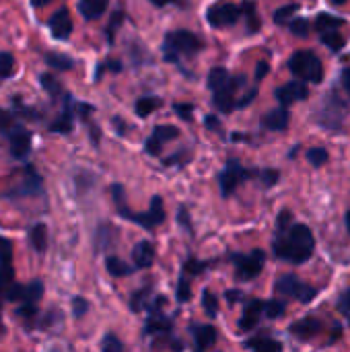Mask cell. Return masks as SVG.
Here are the masks:
<instances>
[{
    "instance_id": "cell-1",
    "label": "cell",
    "mask_w": 350,
    "mask_h": 352,
    "mask_svg": "<svg viewBox=\"0 0 350 352\" xmlns=\"http://www.w3.org/2000/svg\"><path fill=\"white\" fill-rule=\"evenodd\" d=\"M316 250V239L305 225H293L289 231L285 229L283 235L274 239V254L281 260L291 264H303L311 258Z\"/></svg>"
},
{
    "instance_id": "cell-2",
    "label": "cell",
    "mask_w": 350,
    "mask_h": 352,
    "mask_svg": "<svg viewBox=\"0 0 350 352\" xmlns=\"http://www.w3.org/2000/svg\"><path fill=\"white\" fill-rule=\"evenodd\" d=\"M289 68L297 78H301L305 82H322V78H324V64H322L320 56L311 50L295 52L293 58L289 60Z\"/></svg>"
},
{
    "instance_id": "cell-3",
    "label": "cell",
    "mask_w": 350,
    "mask_h": 352,
    "mask_svg": "<svg viewBox=\"0 0 350 352\" xmlns=\"http://www.w3.org/2000/svg\"><path fill=\"white\" fill-rule=\"evenodd\" d=\"M200 47H202V43L194 33H190V31H171V33L165 35L163 54H165V60L177 62L179 56H194Z\"/></svg>"
},
{
    "instance_id": "cell-4",
    "label": "cell",
    "mask_w": 350,
    "mask_h": 352,
    "mask_svg": "<svg viewBox=\"0 0 350 352\" xmlns=\"http://www.w3.org/2000/svg\"><path fill=\"white\" fill-rule=\"evenodd\" d=\"M231 260L237 268V278L239 280H252L262 272L264 262H266V254L262 250H254L252 254H233Z\"/></svg>"
},
{
    "instance_id": "cell-5",
    "label": "cell",
    "mask_w": 350,
    "mask_h": 352,
    "mask_svg": "<svg viewBox=\"0 0 350 352\" xmlns=\"http://www.w3.org/2000/svg\"><path fill=\"white\" fill-rule=\"evenodd\" d=\"M8 140V148H10V155L19 161H25L31 153V144H33V134L19 126V124H12L10 128H6L2 132Z\"/></svg>"
},
{
    "instance_id": "cell-6",
    "label": "cell",
    "mask_w": 350,
    "mask_h": 352,
    "mask_svg": "<svg viewBox=\"0 0 350 352\" xmlns=\"http://www.w3.org/2000/svg\"><path fill=\"white\" fill-rule=\"evenodd\" d=\"M276 293L289 299H299L301 303H309L316 297V289L305 285L293 274H285L276 280Z\"/></svg>"
},
{
    "instance_id": "cell-7",
    "label": "cell",
    "mask_w": 350,
    "mask_h": 352,
    "mask_svg": "<svg viewBox=\"0 0 350 352\" xmlns=\"http://www.w3.org/2000/svg\"><path fill=\"white\" fill-rule=\"evenodd\" d=\"M243 14V6H237L233 2H217L206 10V19L212 27H229L239 21Z\"/></svg>"
},
{
    "instance_id": "cell-8",
    "label": "cell",
    "mask_w": 350,
    "mask_h": 352,
    "mask_svg": "<svg viewBox=\"0 0 350 352\" xmlns=\"http://www.w3.org/2000/svg\"><path fill=\"white\" fill-rule=\"evenodd\" d=\"M41 297H43V283L41 280H31L27 285H17L14 283L4 293V299L14 301V303H33V305H37Z\"/></svg>"
},
{
    "instance_id": "cell-9",
    "label": "cell",
    "mask_w": 350,
    "mask_h": 352,
    "mask_svg": "<svg viewBox=\"0 0 350 352\" xmlns=\"http://www.w3.org/2000/svg\"><path fill=\"white\" fill-rule=\"evenodd\" d=\"M248 177H252V173H250L248 169H243L237 161H229L227 167H225V171H223L221 177H219L221 194H223V196H231V194L237 190V186H239L243 179H248Z\"/></svg>"
},
{
    "instance_id": "cell-10",
    "label": "cell",
    "mask_w": 350,
    "mask_h": 352,
    "mask_svg": "<svg viewBox=\"0 0 350 352\" xmlns=\"http://www.w3.org/2000/svg\"><path fill=\"white\" fill-rule=\"evenodd\" d=\"M23 175H25L23 184H21L17 190H10L6 196L17 198V196H39V194H43V179H41V175L35 171L33 165H27V167L23 169Z\"/></svg>"
},
{
    "instance_id": "cell-11",
    "label": "cell",
    "mask_w": 350,
    "mask_h": 352,
    "mask_svg": "<svg viewBox=\"0 0 350 352\" xmlns=\"http://www.w3.org/2000/svg\"><path fill=\"white\" fill-rule=\"evenodd\" d=\"M274 95H276L278 103L287 107V105H291V103H295V101L307 99V97H309V89L305 87V80L299 78V80H291V82L278 87Z\"/></svg>"
},
{
    "instance_id": "cell-12",
    "label": "cell",
    "mask_w": 350,
    "mask_h": 352,
    "mask_svg": "<svg viewBox=\"0 0 350 352\" xmlns=\"http://www.w3.org/2000/svg\"><path fill=\"white\" fill-rule=\"evenodd\" d=\"M243 80H245L243 76L229 78L225 87H221L219 91H215V97H212V101H215L217 109H221L223 113H229V111H233V95H235L237 87H239V85H243Z\"/></svg>"
},
{
    "instance_id": "cell-13",
    "label": "cell",
    "mask_w": 350,
    "mask_h": 352,
    "mask_svg": "<svg viewBox=\"0 0 350 352\" xmlns=\"http://www.w3.org/2000/svg\"><path fill=\"white\" fill-rule=\"evenodd\" d=\"M14 285V268H12V243L0 250V297Z\"/></svg>"
},
{
    "instance_id": "cell-14",
    "label": "cell",
    "mask_w": 350,
    "mask_h": 352,
    "mask_svg": "<svg viewBox=\"0 0 350 352\" xmlns=\"http://www.w3.org/2000/svg\"><path fill=\"white\" fill-rule=\"evenodd\" d=\"M50 31L54 35V39H60V41H66L72 33V19H70V12L66 8H58L52 19H50Z\"/></svg>"
},
{
    "instance_id": "cell-15",
    "label": "cell",
    "mask_w": 350,
    "mask_h": 352,
    "mask_svg": "<svg viewBox=\"0 0 350 352\" xmlns=\"http://www.w3.org/2000/svg\"><path fill=\"white\" fill-rule=\"evenodd\" d=\"M320 330H322V322L316 316H307V318H303V320H299L297 324L291 326V334L295 338H301V340H309Z\"/></svg>"
},
{
    "instance_id": "cell-16",
    "label": "cell",
    "mask_w": 350,
    "mask_h": 352,
    "mask_svg": "<svg viewBox=\"0 0 350 352\" xmlns=\"http://www.w3.org/2000/svg\"><path fill=\"white\" fill-rule=\"evenodd\" d=\"M264 305H266V301H260V299L248 301V305H245V309H243V316H241V320H239V328L245 330V332L252 330V328L258 324L260 316L264 314Z\"/></svg>"
},
{
    "instance_id": "cell-17",
    "label": "cell",
    "mask_w": 350,
    "mask_h": 352,
    "mask_svg": "<svg viewBox=\"0 0 350 352\" xmlns=\"http://www.w3.org/2000/svg\"><path fill=\"white\" fill-rule=\"evenodd\" d=\"M74 109L76 107L72 105V99L66 97V105H64L62 113L56 118V122H52L50 130L52 132H60V134H68L72 130V126H74Z\"/></svg>"
},
{
    "instance_id": "cell-18",
    "label": "cell",
    "mask_w": 350,
    "mask_h": 352,
    "mask_svg": "<svg viewBox=\"0 0 350 352\" xmlns=\"http://www.w3.org/2000/svg\"><path fill=\"white\" fill-rule=\"evenodd\" d=\"M132 260L136 268H149L155 262V248L151 241H138L132 250Z\"/></svg>"
},
{
    "instance_id": "cell-19",
    "label": "cell",
    "mask_w": 350,
    "mask_h": 352,
    "mask_svg": "<svg viewBox=\"0 0 350 352\" xmlns=\"http://www.w3.org/2000/svg\"><path fill=\"white\" fill-rule=\"evenodd\" d=\"M262 124H264V128L274 130V132L287 130V126H289V111H287V107H285V105H281V107H276V109L268 111V113L264 116Z\"/></svg>"
},
{
    "instance_id": "cell-20",
    "label": "cell",
    "mask_w": 350,
    "mask_h": 352,
    "mask_svg": "<svg viewBox=\"0 0 350 352\" xmlns=\"http://www.w3.org/2000/svg\"><path fill=\"white\" fill-rule=\"evenodd\" d=\"M27 235H29L31 248H33L37 254H43V252L47 250V227H45L43 223L31 225L29 231H27Z\"/></svg>"
},
{
    "instance_id": "cell-21",
    "label": "cell",
    "mask_w": 350,
    "mask_h": 352,
    "mask_svg": "<svg viewBox=\"0 0 350 352\" xmlns=\"http://www.w3.org/2000/svg\"><path fill=\"white\" fill-rule=\"evenodd\" d=\"M109 0H78V10L87 21L99 19L107 10Z\"/></svg>"
},
{
    "instance_id": "cell-22",
    "label": "cell",
    "mask_w": 350,
    "mask_h": 352,
    "mask_svg": "<svg viewBox=\"0 0 350 352\" xmlns=\"http://www.w3.org/2000/svg\"><path fill=\"white\" fill-rule=\"evenodd\" d=\"M194 340L198 351H206L217 342V330L212 326H198L194 328Z\"/></svg>"
},
{
    "instance_id": "cell-23",
    "label": "cell",
    "mask_w": 350,
    "mask_h": 352,
    "mask_svg": "<svg viewBox=\"0 0 350 352\" xmlns=\"http://www.w3.org/2000/svg\"><path fill=\"white\" fill-rule=\"evenodd\" d=\"M171 330V322L161 314V309H151V318L146 322L144 332L146 334H157V332H167Z\"/></svg>"
},
{
    "instance_id": "cell-24",
    "label": "cell",
    "mask_w": 350,
    "mask_h": 352,
    "mask_svg": "<svg viewBox=\"0 0 350 352\" xmlns=\"http://www.w3.org/2000/svg\"><path fill=\"white\" fill-rule=\"evenodd\" d=\"M43 60H45V64H47L50 68H54V70H60V72H66V70L74 68V60H72L70 56H66V54L47 52V54L43 56Z\"/></svg>"
},
{
    "instance_id": "cell-25",
    "label": "cell",
    "mask_w": 350,
    "mask_h": 352,
    "mask_svg": "<svg viewBox=\"0 0 350 352\" xmlns=\"http://www.w3.org/2000/svg\"><path fill=\"white\" fill-rule=\"evenodd\" d=\"M245 349H252V351L258 352H281L283 351V344L278 340H272V338H266V336H260V338H252L245 342Z\"/></svg>"
},
{
    "instance_id": "cell-26",
    "label": "cell",
    "mask_w": 350,
    "mask_h": 352,
    "mask_svg": "<svg viewBox=\"0 0 350 352\" xmlns=\"http://www.w3.org/2000/svg\"><path fill=\"white\" fill-rule=\"evenodd\" d=\"M344 25V19H340V16H332V14H320L318 19H316V29L320 31V33H326V31H334V29H340Z\"/></svg>"
},
{
    "instance_id": "cell-27",
    "label": "cell",
    "mask_w": 350,
    "mask_h": 352,
    "mask_svg": "<svg viewBox=\"0 0 350 352\" xmlns=\"http://www.w3.org/2000/svg\"><path fill=\"white\" fill-rule=\"evenodd\" d=\"M161 105H163V101H161L159 97H142V99L136 101V113H138L140 118H146V116H151L153 111H157Z\"/></svg>"
},
{
    "instance_id": "cell-28",
    "label": "cell",
    "mask_w": 350,
    "mask_h": 352,
    "mask_svg": "<svg viewBox=\"0 0 350 352\" xmlns=\"http://www.w3.org/2000/svg\"><path fill=\"white\" fill-rule=\"evenodd\" d=\"M105 268H107V272L111 276H128V274H132V268L126 262H122L120 258H116V256H109L105 260Z\"/></svg>"
},
{
    "instance_id": "cell-29",
    "label": "cell",
    "mask_w": 350,
    "mask_h": 352,
    "mask_svg": "<svg viewBox=\"0 0 350 352\" xmlns=\"http://www.w3.org/2000/svg\"><path fill=\"white\" fill-rule=\"evenodd\" d=\"M227 80H229V74H227L225 68H212L210 74H208V89L215 93V91H219L221 87H225Z\"/></svg>"
},
{
    "instance_id": "cell-30",
    "label": "cell",
    "mask_w": 350,
    "mask_h": 352,
    "mask_svg": "<svg viewBox=\"0 0 350 352\" xmlns=\"http://www.w3.org/2000/svg\"><path fill=\"white\" fill-rule=\"evenodd\" d=\"M39 82H41V87L52 95V97H58V95H62V85H60V80L54 76V74H50V72H43L41 76H39Z\"/></svg>"
},
{
    "instance_id": "cell-31",
    "label": "cell",
    "mask_w": 350,
    "mask_h": 352,
    "mask_svg": "<svg viewBox=\"0 0 350 352\" xmlns=\"http://www.w3.org/2000/svg\"><path fill=\"white\" fill-rule=\"evenodd\" d=\"M322 41H324V45H328V47H330V50H334V52L342 50V47H344V43H347V39L338 33V29L322 33Z\"/></svg>"
},
{
    "instance_id": "cell-32",
    "label": "cell",
    "mask_w": 350,
    "mask_h": 352,
    "mask_svg": "<svg viewBox=\"0 0 350 352\" xmlns=\"http://www.w3.org/2000/svg\"><path fill=\"white\" fill-rule=\"evenodd\" d=\"M149 297H151V287L140 289L138 293H134V295H132V299H130V309H132L134 314L142 311V309H144V305L149 303Z\"/></svg>"
},
{
    "instance_id": "cell-33",
    "label": "cell",
    "mask_w": 350,
    "mask_h": 352,
    "mask_svg": "<svg viewBox=\"0 0 350 352\" xmlns=\"http://www.w3.org/2000/svg\"><path fill=\"white\" fill-rule=\"evenodd\" d=\"M14 74V56L10 52H0V78H10Z\"/></svg>"
},
{
    "instance_id": "cell-34",
    "label": "cell",
    "mask_w": 350,
    "mask_h": 352,
    "mask_svg": "<svg viewBox=\"0 0 350 352\" xmlns=\"http://www.w3.org/2000/svg\"><path fill=\"white\" fill-rule=\"evenodd\" d=\"M153 136L159 140V142H167V140H173L179 136V130L175 126H157L153 130Z\"/></svg>"
},
{
    "instance_id": "cell-35",
    "label": "cell",
    "mask_w": 350,
    "mask_h": 352,
    "mask_svg": "<svg viewBox=\"0 0 350 352\" xmlns=\"http://www.w3.org/2000/svg\"><path fill=\"white\" fill-rule=\"evenodd\" d=\"M149 214H151V219H153L155 227H157V225H161V223L165 221V210H163V202H161V198H159V196H153V200H151V208H149Z\"/></svg>"
},
{
    "instance_id": "cell-36",
    "label": "cell",
    "mask_w": 350,
    "mask_h": 352,
    "mask_svg": "<svg viewBox=\"0 0 350 352\" xmlns=\"http://www.w3.org/2000/svg\"><path fill=\"white\" fill-rule=\"evenodd\" d=\"M285 311H287V305H285L283 301H278V299L266 301V305H264V314H266V318H270V320H276V318L285 316Z\"/></svg>"
},
{
    "instance_id": "cell-37",
    "label": "cell",
    "mask_w": 350,
    "mask_h": 352,
    "mask_svg": "<svg viewBox=\"0 0 350 352\" xmlns=\"http://www.w3.org/2000/svg\"><path fill=\"white\" fill-rule=\"evenodd\" d=\"M297 12V4H289V6H283L274 12V23L278 25H289L293 21V14Z\"/></svg>"
},
{
    "instance_id": "cell-38",
    "label": "cell",
    "mask_w": 350,
    "mask_h": 352,
    "mask_svg": "<svg viewBox=\"0 0 350 352\" xmlns=\"http://www.w3.org/2000/svg\"><path fill=\"white\" fill-rule=\"evenodd\" d=\"M202 305H204V311H206L208 318H217V314H219V301H217V297L210 291H204L202 293Z\"/></svg>"
},
{
    "instance_id": "cell-39",
    "label": "cell",
    "mask_w": 350,
    "mask_h": 352,
    "mask_svg": "<svg viewBox=\"0 0 350 352\" xmlns=\"http://www.w3.org/2000/svg\"><path fill=\"white\" fill-rule=\"evenodd\" d=\"M243 14H248L250 31H252V33L258 31V29H260V19H258V14H256V4H252V2L243 4Z\"/></svg>"
},
{
    "instance_id": "cell-40",
    "label": "cell",
    "mask_w": 350,
    "mask_h": 352,
    "mask_svg": "<svg viewBox=\"0 0 350 352\" xmlns=\"http://www.w3.org/2000/svg\"><path fill=\"white\" fill-rule=\"evenodd\" d=\"M289 29L293 35H299V37H305L309 33V21L307 19H293L289 23Z\"/></svg>"
},
{
    "instance_id": "cell-41",
    "label": "cell",
    "mask_w": 350,
    "mask_h": 352,
    "mask_svg": "<svg viewBox=\"0 0 350 352\" xmlns=\"http://www.w3.org/2000/svg\"><path fill=\"white\" fill-rule=\"evenodd\" d=\"M122 19H124V12H122V10L113 12V16H111L109 25H107V29H105V35H107V41H109V43H113V37H116V29H118V27L122 25Z\"/></svg>"
},
{
    "instance_id": "cell-42",
    "label": "cell",
    "mask_w": 350,
    "mask_h": 352,
    "mask_svg": "<svg viewBox=\"0 0 350 352\" xmlns=\"http://www.w3.org/2000/svg\"><path fill=\"white\" fill-rule=\"evenodd\" d=\"M307 161H309L311 165H316V167H322V165L328 163V153H326L324 148H311V151L307 153Z\"/></svg>"
},
{
    "instance_id": "cell-43",
    "label": "cell",
    "mask_w": 350,
    "mask_h": 352,
    "mask_svg": "<svg viewBox=\"0 0 350 352\" xmlns=\"http://www.w3.org/2000/svg\"><path fill=\"white\" fill-rule=\"evenodd\" d=\"M101 349H103V352H120L124 351V344L113 334H107L101 342Z\"/></svg>"
},
{
    "instance_id": "cell-44",
    "label": "cell",
    "mask_w": 350,
    "mask_h": 352,
    "mask_svg": "<svg viewBox=\"0 0 350 352\" xmlns=\"http://www.w3.org/2000/svg\"><path fill=\"white\" fill-rule=\"evenodd\" d=\"M87 311H89V301L83 299V297H74V299H72V316L78 320V318H83Z\"/></svg>"
},
{
    "instance_id": "cell-45",
    "label": "cell",
    "mask_w": 350,
    "mask_h": 352,
    "mask_svg": "<svg viewBox=\"0 0 350 352\" xmlns=\"http://www.w3.org/2000/svg\"><path fill=\"white\" fill-rule=\"evenodd\" d=\"M175 113L184 120V122H192V111H194V105L192 103H175Z\"/></svg>"
},
{
    "instance_id": "cell-46",
    "label": "cell",
    "mask_w": 350,
    "mask_h": 352,
    "mask_svg": "<svg viewBox=\"0 0 350 352\" xmlns=\"http://www.w3.org/2000/svg\"><path fill=\"white\" fill-rule=\"evenodd\" d=\"M192 299V291H190V285H188V280H179V285H177V301L179 303H188Z\"/></svg>"
},
{
    "instance_id": "cell-47",
    "label": "cell",
    "mask_w": 350,
    "mask_h": 352,
    "mask_svg": "<svg viewBox=\"0 0 350 352\" xmlns=\"http://www.w3.org/2000/svg\"><path fill=\"white\" fill-rule=\"evenodd\" d=\"M338 311L349 320V324H350V289L349 291H344V293H342V297L338 299Z\"/></svg>"
},
{
    "instance_id": "cell-48",
    "label": "cell",
    "mask_w": 350,
    "mask_h": 352,
    "mask_svg": "<svg viewBox=\"0 0 350 352\" xmlns=\"http://www.w3.org/2000/svg\"><path fill=\"white\" fill-rule=\"evenodd\" d=\"M144 146H146V153H149V155H155V157H157V155H161V146H163V142H159V140L151 134Z\"/></svg>"
},
{
    "instance_id": "cell-49",
    "label": "cell",
    "mask_w": 350,
    "mask_h": 352,
    "mask_svg": "<svg viewBox=\"0 0 350 352\" xmlns=\"http://www.w3.org/2000/svg\"><path fill=\"white\" fill-rule=\"evenodd\" d=\"M262 184L266 186V188H270V186H274L276 182H278V171H274V169H266V171H262Z\"/></svg>"
},
{
    "instance_id": "cell-50",
    "label": "cell",
    "mask_w": 350,
    "mask_h": 352,
    "mask_svg": "<svg viewBox=\"0 0 350 352\" xmlns=\"http://www.w3.org/2000/svg\"><path fill=\"white\" fill-rule=\"evenodd\" d=\"M204 262H198V260H188L186 264H184V270L186 272H190V274H198V272H202L204 270Z\"/></svg>"
},
{
    "instance_id": "cell-51",
    "label": "cell",
    "mask_w": 350,
    "mask_h": 352,
    "mask_svg": "<svg viewBox=\"0 0 350 352\" xmlns=\"http://www.w3.org/2000/svg\"><path fill=\"white\" fill-rule=\"evenodd\" d=\"M14 124V120H12V116L8 113V111H4V109H0V132H4L6 128H10Z\"/></svg>"
},
{
    "instance_id": "cell-52",
    "label": "cell",
    "mask_w": 350,
    "mask_h": 352,
    "mask_svg": "<svg viewBox=\"0 0 350 352\" xmlns=\"http://www.w3.org/2000/svg\"><path fill=\"white\" fill-rule=\"evenodd\" d=\"M289 225H291V212H281L278 214V229L285 231V229H289Z\"/></svg>"
},
{
    "instance_id": "cell-53",
    "label": "cell",
    "mask_w": 350,
    "mask_h": 352,
    "mask_svg": "<svg viewBox=\"0 0 350 352\" xmlns=\"http://www.w3.org/2000/svg\"><path fill=\"white\" fill-rule=\"evenodd\" d=\"M268 70H270V66H268L266 62H260L258 68H256V80H262V78L268 74Z\"/></svg>"
},
{
    "instance_id": "cell-54",
    "label": "cell",
    "mask_w": 350,
    "mask_h": 352,
    "mask_svg": "<svg viewBox=\"0 0 350 352\" xmlns=\"http://www.w3.org/2000/svg\"><path fill=\"white\" fill-rule=\"evenodd\" d=\"M179 223H182V227H186L188 231H192L190 219H188V210H186V208H179Z\"/></svg>"
},
{
    "instance_id": "cell-55",
    "label": "cell",
    "mask_w": 350,
    "mask_h": 352,
    "mask_svg": "<svg viewBox=\"0 0 350 352\" xmlns=\"http://www.w3.org/2000/svg\"><path fill=\"white\" fill-rule=\"evenodd\" d=\"M113 126H116V130H118V132H120L122 136L126 134V126H124V120L116 118V120H113Z\"/></svg>"
},
{
    "instance_id": "cell-56",
    "label": "cell",
    "mask_w": 350,
    "mask_h": 352,
    "mask_svg": "<svg viewBox=\"0 0 350 352\" xmlns=\"http://www.w3.org/2000/svg\"><path fill=\"white\" fill-rule=\"evenodd\" d=\"M254 97H256V89H254V91H252L250 95H245V97H243V99L239 101V105H237V107H245V105H248V103H250V101H252Z\"/></svg>"
},
{
    "instance_id": "cell-57",
    "label": "cell",
    "mask_w": 350,
    "mask_h": 352,
    "mask_svg": "<svg viewBox=\"0 0 350 352\" xmlns=\"http://www.w3.org/2000/svg\"><path fill=\"white\" fill-rule=\"evenodd\" d=\"M206 128H210V130L219 128V120H217L215 116H208V118H206Z\"/></svg>"
},
{
    "instance_id": "cell-58",
    "label": "cell",
    "mask_w": 350,
    "mask_h": 352,
    "mask_svg": "<svg viewBox=\"0 0 350 352\" xmlns=\"http://www.w3.org/2000/svg\"><path fill=\"white\" fill-rule=\"evenodd\" d=\"M342 82H344V89L349 91V95H350V70H344V74H342Z\"/></svg>"
},
{
    "instance_id": "cell-59",
    "label": "cell",
    "mask_w": 350,
    "mask_h": 352,
    "mask_svg": "<svg viewBox=\"0 0 350 352\" xmlns=\"http://www.w3.org/2000/svg\"><path fill=\"white\" fill-rule=\"evenodd\" d=\"M227 299H229V301H237V299H241V293H239V291H229V293H227Z\"/></svg>"
},
{
    "instance_id": "cell-60",
    "label": "cell",
    "mask_w": 350,
    "mask_h": 352,
    "mask_svg": "<svg viewBox=\"0 0 350 352\" xmlns=\"http://www.w3.org/2000/svg\"><path fill=\"white\" fill-rule=\"evenodd\" d=\"M50 2H54V0H31V6L39 8V6H45V4H50Z\"/></svg>"
},
{
    "instance_id": "cell-61",
    "label": "cell",
    "mask_w": 350,
    "mask_h": 352,
    "mask_svg": "<svg viewBox=\"0 0 350 352\" xmlns=\"http://www.w3.org/2000/svg\"><path fill=\"white\" fill-rule=\"evenodd\" d=\"M155 6H165V4H169V2H175V0H151Z\"/></svg>"
},
{
    "instance_id": "cell-62",
    "label": "cell",
    "mask_w": 350,
    "mask_h": 352,
    "mask_svg": "<svg viewBox=\"0 0 350 352\" xmlns=\"http://www.w3.org/2000/svg\"><path fill=\"white\" fill-rule=\"evenodd\" d=\"M347 229H349V233H350V210L347 212Z\"/></svg>"
},
{
    "instance_id": "cell-63",
    "label": "cell",
    "mask_w": 350,
    "mask_h": 352,
    "mask_svg": "<svg viewBox=\"0 0 350 352\" xmlns=\"http://www.w3.org/2000/svg\"><path fill=\"white\" fill-rule=\"evenodd\" d=\"M332 2H334V4H344L347 0H332Z\"/></svg>"
},
{
    "instance_id": "cell-64",
    "label": "cell",
    "mask_w": 350,
    "mask_h": 352,
    "mask_svg": "<svg viewBox=\"0 0 350 352\" xmlns=\"http://www.w3.org/2000/svg\"><path fill=\"white\" fill-rule=\"evenodd\" d=\"M0 334H4V326H2V318H0Z\"/></svg>"
}]
</instances>
